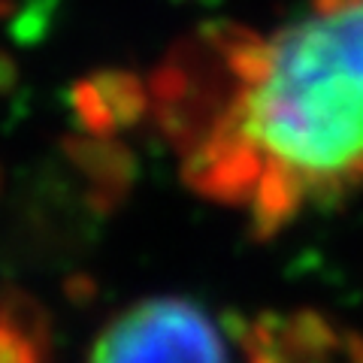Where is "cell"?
<instances>
[{"label": "cell", "instance_id": "cell-2", "mask_svg": "<svg viewBox=\"0 0 363 363\" xmlns=\"http://www.w3.org/2000/svg\"><path fill=\"white\" fill-rule=\"evenodd\" d=\"M88 363H227V345L197 303L152 297L112 318Z\"/></svg>", "mask_w": 363, "mask_h": 363}, {"label": "cell", "instance_id": "cell-3", "mask_svg": "<svg viewBox=\"0 0 363 363\" xmlns=\"http://www.w3.org/2000/svg\"><path fill=\"white\" fill-rule=\"evenodd\" d=\"M45 324L43 312L28 297L9 294L4 312V363H43Z\"/></svg>", "mask_w": 363, "mask_h": 363}, {"label": "cell", "instance_id": "cell-1", "mask_svg": "<svg viewBox=\"0 0 363 363\" xmlns=\"http://www.w3.org/2000/svg\"><path fill=\"white\" fill-rule=\"evenodd\" d=\"M152 94L188 185L276 233L363 188V0H306L269 33L203 30Z\"/></svg>", "mask_w": 363, "mask_h": 363}]
</instances>
